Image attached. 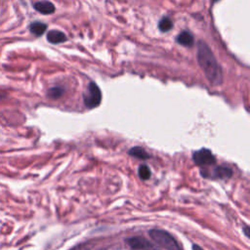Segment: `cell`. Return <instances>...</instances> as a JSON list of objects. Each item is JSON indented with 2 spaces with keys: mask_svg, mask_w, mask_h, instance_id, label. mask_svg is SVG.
Returning <instances> with one entry per match:
<instances>
[{
  "mask_svg": "<svg viewBox=\"0 0 250 250\" xmlns=\"http://www.w3.org/2000/svg\"><path fill=\"white\" fill-rule=\"evenodd\" d=\"M64 90L62 87H60V86H56V87H52L48 90L47 92V96L50 98V99H59L62 96Z\"/></svg>",
  "mask_w": 250,
  "mask_h": 250,
  "instance_id": "cell-13",
  "label": "cell"
},
{
  "mask_svg": "<svg viewBox=\"0 0 250 250\" xmlns=\"http://www.w3.org/2000/svg\"><path fill=\"white\" fill-rule=\"evenodd\" d=\"M66 36L63 32L54 29V30H50L47 33V40L52 43V44H60L62 43L64 41H66Z\"/></svg>",
  "mask_w": 250,
  "mask_h": 250,
  "instance_id": "cell-9",
  "label": "cell"
},
{
  "mask_svg": "<svg viewBox=\"0 0 250 250\" xmlns=\"http://www.w3.org/2000/svg\"><path fill=\"white\" fill-rule=\"evenodd\" d=\"M201 175L204 178H212V179H229L232 176V170L227 166H217L209 173L201 170Z\"/></svg>",
  "mask_w": 250,
  "mask_h": 250,
  "instance_id": "cell-5",
  "label": "cell"
},
{
  "mask_svg": "<svg viewBox=\"0 0 250 250\" xmlns=\"http://www.w3.org/2000/svg\"><path fill=\"white\" fill-rule=\"evenodd\" d=\"M212 1H213V2H216V1H218V0H212Z\"/></svg>",
  "mask_w": 250,
  "mask_h": 250,
  "instance_id": "cell-18",
  "label": "cell"
},
{
  "mask_svg": "<svg viewBox=\"0 0 250 250\" xmlns=\"http://www.w3.org/2000/svg\"><path fill=\"white\" fill-rule=\"evenodd\" d=\"M176 42L185 47H191L194 44V38L189 31L183 30L177 35Z\"/></svg>",
  "mask_w": 250,
  "mask_h": 250,
  "instance_id": "cell-8",
  "label": "cell"
},
{
  "mask_svg": "<svg viewBox=\"0 0 250 250\" xmlns=\"http://www.w3.org/2000/svg\"><path fill=\"white\" fill-rule=\"evenodd\" d=\"M243 230H244V233H245V235L248 237V236H249V234H250V231H249V227H248V226L244 227Z\"/></svg>",
  "mask_w": 250,
  "mask_h": 250,
  "instance_id": "cell-15",
  "label": "cell"
},
{
  "mask_svg": "<svg viewBox=\"0 0 250 250\" xmlns=\"http://www.w3.org/2000/svg\"><path fill=\"white\" fill-rule=\"evenodd\" d=\"M128 153L131 156H134V157L139 158V159H147V158H149V154L141 146H134V147L130 148Z\"/></svg>",
  "mask_w": 250,
  "mask_h": 250,
  "instance_id": "cell-11",
  "label": "cell"
},
{
  "mask_svg": "<svg viewBox=\"0 0 250 250\" xmlns=\"http://www.w3.org/2000/svg\"><path fill=\"white\" fill-rule=\"evenodd\" d=\"M148 234L155 243L166 250H182L177 240L166 230L152 229L148 231Z\"/></svg>",
  "mask_w": 250,
  "mask_h": 250,
  "instance_id": "cell-2",
  "label": "cell"
},
{
  "mask_svg": "<svg viewBox=\"0 0 250 250\" xmlns=\"http://www.w3.org/2000/svg\"><path fill=\"white\" fill-rule=\"evenodd\" d=\"M197 62L211 84L219 85L223 82L222 68L211 49L203 41H199L197 46Z\"/></svg>",
  "mask_w": 250,
  "mask_h": 250,
  "instance_id": "cell-1",
  "label": "cell"
},
{
  "mask_svg": "<svg viewBox=\"0 0 250 250\" xmlns=\"http://www.w3.org/2000/svg\"><path fill=\"white\" fill-rule=\"evenodd\" d=\"M192 160L198 166L212 165L216 162V158L212 151L208 148H200L192 153Z\"/></svg>",
  "mask_w": 250,
  "mask_h": 250,
  "instance_id": "cell-4",
  "label": "cell"
},
{
  "mask_svg": "<svg viewBox=\"0 0 250 250\" xmlns=\"http://www.w3.org/2000/svg\"><path fill=\"white\" fill-rule=\"evenodd\" d=\"M3 98H4V95H2V94H0V100H1V99H3Z\"/></svg>",
  "mask_w": 250,
  "mask_h": 250,
  "instance_id": "cell-17",
  "label": "cell"
},
{
  "mask_svg": "<svg viewBox=\"0 0 250 250\" xmlns=\"http://www.w3.org/2000/svg\"><path fill=\"white\" fill-rule=\"evenodd\" d=\"M33 7H34V9H35L36 11H38L39 13H41V14H43V15H51V14H53V13L55 12V10H56L54 4H53L52 2L46 1V0H44V1H38V2L34 3Z\"/></svg>",
  "mask_w": 250,
  "mask_h": 250,
  "instance_id": "cell-7",
  "label": "cell"
},
{
  "mask_svg": "<svg viewBox=\"0 0 250 250\" xmlns=\"http://www.w3.org/2000/svg\"><path fill=\"white\" fill-rule=\"evenodd\" d=\"M47 28V25L41 21H33L29 25V30L35 36H41Z\"/></svg>",
  "mask_w": 250,
  "mask_h": 250,
  "instance_id": "cell-10",
  "label": "cell"
},
{
  "mask_svg": "<svg viewBox=\"0 0 250 250\" xmlns=\"http://www.w3.org/2000/svg\"><path fill=\"white\" fill-rule=\"evenodd\" d=\"M192 250H203L200 246H198V245H196V244H193L192 245Z\"/></svg>",
  "mask_w": 250,
  "mask_h": 250,
  "instance_id": "cell-16",
  "label": "cell"
},
{
  "mask_svg": "<svg viewBox=\"0 0 250 250\" xmlns=\"http://www.w3.org/2000/svg\"><path fill=\"white\" fill-rule=\"evenodd\" d=\"M139 177L142 179V180H147L150 178V170L149 168L146 165V164H143L139 167Z\"/></svg>",
  "mask_w": 250,
  "mask_h": 250,
  "instance_id": "cell-14",
  "label": "cell"
},
{
  "mask_svg": "<svg viewBox=\"0 0 250 250\" xmlns=\"http://www.w3.org/2000/svg\"><path fill=\"white\" fill-rule=\"evenodd\" d=\"M127 244L132 248V249H145V250H150V249H155V246L146 240V238L142 236H134L126 239Z\"/></svg>",
  "mask_w": 250,
  "mask_h": 250,
  "instance_id": "cell-6",
  "label": "cell"
},
{
  "mask_svg": "<svg viewBox=\"0 0 250 250\" xmlns=\"http://www.w3.org/2000/svg\"><path fill=\"white\" fill-rule=\"evenodd\" d=\"M83 97L84 104L89 109L97 107L102 102V92L95 82H89Z\"/></svg>",
  "mask_w": 250,
  "mask_h": 250,
  "instance_id": "cell-3",
  "label": "cell"
},
{
  "mask_svg": "<svg viewBox=\"0 0 250 250\" xmlns=\"http://www.w3.org/2000/svg\"><path fill=\"white\" fill-rule=\"evenodd\" d=\"M173 27V21L169 17H163L158 22V28L161 32H168Z\"/></svg>",
  "mask_w": 250,
  "mask_h": 250,
  "instance_id": "cell-12",
  "label": "cell"
}]
</instances>
